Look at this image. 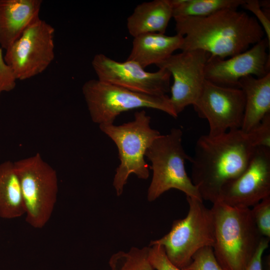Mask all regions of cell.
Masks as SVG:
<instances>
[{"label":"cell","mask_w":270,"mask_h":270,"mask_svg":"<svg viewBox=\"0 0 270 270\" xmlns=\"http://www.w3.org/2000/svg\"><path fill=\"white\" fill-rule=\"evenodd\" d=\"M174 19L176 34L183 36L182 51L200 50L222 59L245 52L265 36L254 16L238 9Z\"/></svg>","instance_id":"cell-1"},{"label":"cell","mask_w":270,"mask_h":270,"mask_svg":"<svg viewBox=\"0 0 270 270\" xmlns=\"http://www.w3.org/2000/svg\"><path fill=\"white\" fill-rule=\"evenodd\" d=\"M256 148L241 129L201 136L189 161L190 179L202 200L218 201L222 187L244 172Z\"/></svg>","instance_id":"cell-2"},{"label":"cell","mask_w":270,"mask_h":270,"mask_svg":"<svg viewBox=\"0 0 270 270\" xmlns=\"http://www.w3.org/2000/svg\"><path fill=\"white\" fill-rule=\"evenodd\" d=\"M214 218L215 256L224 270H244L264 237L250 208L218 200L210 208Z\"/></svg>","instance_id":"cell-3"},{"label":"cell","mask_w":270,"mask_h":270,"mask_svg":"<svg viewBox=\"0 0 270 270\" xmlns=\"http://www.w3.org/2000/svg\"><path fill=\"white\" fill-rule=\"evenodd\" d=\"M150 118L142 110L134 114V119L120 125L114 124L99 126L100 130L116 144L120 164L116 169L113 186L118 196L123 192L130 174L146 180L149 166L145 160L148 149L161 134L151 128Z\"/></svg>","instance_id":"cell-4"},{"label":"cell","mask_w":270,"mask_h":270,"mask_svg":"<svg viewBox=\"0 0 270 270\" xmlns=\"http://www.w3.org/2000/svg\"><path fill=\"white\" fill-rule=\"evenodd\" d=\"M182 136L180 128H173L168 134H161L148 149L145 157L150 162L152 170L147 192L148 201L155 200L172 188L203 200L186 172L185 162L190 156L184 148Z\"/></svg>","instance_id":"cell-5"},{"label":"cell","mask_w":270,"mask_h":270,"mask_svg":"<svg viewBox=\"0 0 270 270\" xmlns=\"http://www.w3.org/2000/svg\"><path fill=\"white\" fill-rule=\"evenodd\" d=\"M189 209L186 216L173 222L170 231L160 239L151 240L148 246H162L169 260L182 270L191 262L200 248L214 244L212 213L203 200L186 196Z\"/></svg>","instance_id":"cell-6"},{"label":"cell","mask_w":270,"mask_h":270,"mask_svg":"<svg viewBox=\"0 0 270 270\" xmlns=\"http://www.w3.org/2000/svg\"><path fill=\"white\" fill-rule=\"evenodd\" d=\"M82 92L92 121L99 126L114 124L122 112L142 108L161 110L174 118L178 116L166 94L138 93L94 79L84 84Z\"/></svg>","instance_id":"cell-7"},{"label":"cell","mask_w":270,"mask_h":270,"mask_svg":"<svg viewBox=\"0 0 270 270\" xmlns=\"http://www.w3.org/2000/svg\"><path fill=\"white\" fill-rule=\"evenodd\" d=\"M14 164L20 180L26 220L34 228H42L50 220L56 202V172L39 153Z\"/></svg>","instance_id":"cell-8"},{"label":"cell","mask_w":270,"mask_h":270,"mask_svg":"<svg viewBox=\"0 0 270 270\" xmlns=\"http://www.w3.org/2000/svg\"><path fill=\"white\" fill-rule=\"evenodd\" d=\"M54 27L40 18L6 50L4 60L16 80H26L44 72L54 59Z\"/></svg>","instance_id":"cell-9"},{"label":"cell","mask_w":270,"mask_h":270,"mask_svg":"<svg viewBox=\"0 0 270 270\" xmlns=\"http://www.w3.org/2000/svg\"><path fill=\"white\" fill-rule=\"evenodd\" d=\"M192 106L198 116L208 121L209 135L218 136L242 128L245 97L240 88L222 86L206 80Z\"/></svg>","instance_id":"cell-10"},{"label":"cell","mask_w":270,"mask_h":270,"mask_svg":"<svg viewBox=\"0 0 270 270\" xmlns=\"http://www.w3.org/2000/svg\"><path fill=\"white\" fill-rule=\"evenodd\" d=\"M92 64L99 80L134 92L162 96L170 90L171 74L164 68L148 72L134 61L117 62L102 54H96Z\"/></svg>","instance_id":"cell-11"},{"label":"cell","mask_w":270,"mask_h":270,"mask_svg":"<svg viewBox=\"0 0 270 270\" xmlns=\"http://www.w3.org/2000/svg\"><path fill=\"white\" fill-rule=\"evenodd\" d=\"M210 54L196 50L172 54L156 65L168 70L173 78L170 87V104L178 115L200 96L205 78V67Z\"/></svg>","instance_id":"cell-12"},{"label":"cell","mask_w":270,"mask_h":270,"mask_svg":"<svg viewBox=\"0 0 270 270\" xmlns=\"http://www.w3.org/2000/svg\"><path fill=\"white\" fill-rule=\"evenodd\" d=\"M270 196V148L256 147L244 172L222 187L218 200L250 208Z\"/></svg>","instance_id":"cell-13"},{"label":"cell","mask_w":270,"mask_h":270,"mask_svg":"<svg viewBox=\"0 0 270 270\" xmlns=\"http://www.w3.org/2000/svg\"><path fill=\"white\" fill-rule=\"evenodd\" d=\"M270 46L264 37L245 52L227 58L210 55L205 67L206 80L220 86L239 88V80L244 77L265 76L270 72Z\"/></svg>","instance_id":"cell-14"},{"label":"cell","mask_w":270,"mask_h":270,"mask_svg":"<svg viewBox=\"0 0 270 270\" xmlns=\"http://www.w3.org/2000/svg\"><path fill=\"white\" fill-rule=\"evenodd\" d=\"M42 0H0V46L6 50L40 18Z\"/></svg>","instance_id":"cell-15"},{"label":"cell","mask_w":270,"mask_h":270,"mask_svg":"<svg viewBox=\"0 0 270 270\" xmlns=\"http://www.w3.org/2000/svg\"><path fill=\"white\" fill-rule=\"evenodd\" d=\"M183 36L160 33L144 34L134 38L132 47L127 60L134 61L145 68L160 63L177 50H180Z\"/></svg>","instance_id":"cell-16"},{"label":"cell","mask_w":270,"mask_h":270,"mask_svg":"<svg viewBox=\"0 0 270 270\" xmlns=\"http://www.w3.org/2000/svg\"><path fill=\"white\" fill-rule=\"evenodd\" d=\"M238 88L245 97L241 130L248 132L270 113V72L262 78L244 77L239 80Z\"/></svg>","instance_id":"cell-17"},{"label":"cell","mask_w":270,"mask_h":270,"mask_svg":"<svg viewBox=\"0 0 270 270\" xmlns=\"http://www.w3.org/2000/svg\"><path fill=\"white\" fill-rule=\"evenodd\" d=\"M172 18L170 0L144 2L138 5L127 18V28L134 38L147 33L164 34Z\"/></svg>","instance_id":"cell-18"},{"label":"cell","mask_w":270,"mask_h":270,"mask_svg":"<svg viewBox=\"0 0 270 270\" xmlns=\"http://www.w3.org/2000/svg\"><path fill=\"white\" fill-rule=\"evenodd\" d=\"M25 214L22 188L14 162L0 164V218L11 220Z\"/></svg>","instance_id":"cell-19"},{"label":"cell","mask_w":270,"mask_h":270,"mask_svg":"<svg viewBox=\"0 0 270 270\" xmlns=\"http://www.w3.org/2000/svg\"><path fill=\"white\" fill-rule=\"evenodd\" d=\"M245 0H170L172 18L206 17L220 10L238 9Z\"/></svg>","instance_id":"cell-20"},{"label":"cell","mask_w":270,"mask_h":270,"mask_svg":"<svg viewBox=\"0 0 270 270\" xmlns=\"http://www.w3.org/2000/svg\"><path fill=\"white\" fill-rule=\"evenodd\" d=\"M148 246L132 247L128 252L118 251L110 258L111 270H155L148 259Z\"/></svg>","instance_id":"cell-21"},{"label":"cell","mask_w":270,"mask_h":270,"mask_svg":"<svg viewBox=\"0 0 270 270\" xmlns=\"http://www.w3.org/2000/svg\"><path fill=\"white\" fill-rule=\"evenodd\" d=\"M182 270H224L218 262L212 246L198 250L192 256L190 263Z\"/></svg>","instance_id":"cell-22"},{"label":"cell","mask_w":270,"mask_h":270,"mask_svg":"<svg viewBox=\"0 0 270 270\" xmlns=\"http://www.w3.org/2000/svg\"><path fill=\"white\" fill-rule=\"evenodd\" d=\"M251 214L259 232L264 237L270 238V196L253 206Z\"/></svg>","instance_id":"cell-23"},{"label":"cell","mask_w":270,"mask_h":270,"mask_svg":"<svg viewBox=\"0 0 270 270\" xmlns=\"http://www.w3.org/2000/svg\"><path fill=\"white\" fill-rule=\"evenodd\" d=\"M148 248V259L155 270H182L169 260L162 246L154 244Z\"/></svg>","instance_id":"cell-24"},{"label":"cell","mask_w":270,"mask_h":270,"mask_svg":"<svg viewBox=\"0 0 270 270\" xmlns=\"http://www.w3.org/2000/svg\"><path fill=\"white\" fill-rule=\"evenodd\" d=\"M248 133L256 147L270 148V113Z\"/></svg>","instance_id":"cell-25"},{"label":"cell","mask_w":270,"mask_h":270,"mask_svg":"<svg viewBox=\"0 0 270 270\" xmlns=\"http://www.w3.org/2000/svg\"><path fill=\"white\" fill-rule=\"evenodd\" d=\"M241 6L250 10L256 16V18L262 27L266 38L270 42V10L262 8L258 0H245Z\"/></svg>","instance_id":"cell-26"},{"label":"cell","mask_w":270,"mask_h":270,"mask_svg":"<svg viewBox=\"0 0 270 270\" xmlns=\"http://www.w3.org/2000/svg\"><path fill=\"white\" fill-rule=\"evenodd\" d=\"M16 80L10 68L4 61L0 46V92L13 90L16 86Z\"/></svg>","instance_id":"cell-27"},{"label":"cell","mask_w":270,"mask_h":270,"mask_svg":"<svg viewBox=\"0 0 270 270\" xmlns=\"http://www.w3.org/2000/svg\"><path fill=\"white\" fill-rule=\"evenodd\" d=\"M270 238L263 237L252 258L244 270H263L262 264V254L268 248Z\"/></svg>","instance_id":"cell-28"},{"label":"cell","mask_w":270,"mask_h":270,"mask_svg":"<svg viewBox=\"0 0 270 270\" xmlns=\"http://www.w3.org/2000/svg\"><path fill=\"white\" fill-rule=\"evenodd\" d=\"M1 92H0V94Z\"/></svg>","instance_id":"cell-29"}]
</instances>
